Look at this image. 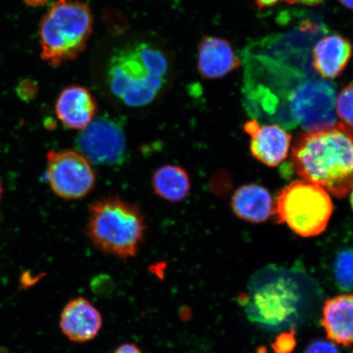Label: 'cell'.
Returning <instances> with one entry per match:
<instances>
[{"label":"cell","instance_id":"9a60e30c","mask_svg":"<svg viewBox=\"0 0 353 353\" xmlns=\"http://www.w3.org/2000/svg\"><path fill=\"white\" fill-rule=\"evenodd\" d=\"M321 323L329 341L353 345V294H343L326 300Z\"/></svg>","mask_w":353,"mask_h":353},{"label":"cell","instance_id":"ac0fdd59","mask_svg":"<svg viewBox=\"0 0 353 353\" xmlns=\"http://www.w3.org/2000/svg\"><path fill=\"white\" fill-rule=\"evenodd\" d=\"M334 276L339 289L344 292L353 291V249L343 250L337 255Z\"/></svg>","mask_w":353,"mask_h":353},{"label":"cell","instance_id":"7402d4cb","mask_svg":"<svg viewBox=\"0 0 353 353\" xmlns=\"http://www.w3.org/2000/svg\"><path fill=\"white\" fill-rule=\"evenodd\" d=\"M304 353H341V352L333 342L325 341V339H317L309 344Z\"/></svg>","mask_w":353,"mask_h":353},{"label":"cell","instance_id":"83f0119b","mask_svg":"<svg viewBox=\"0 0 353 353\" xmlns=\"http://www.w3.org/2000/svg\"><path fill=\"white\" fill-rule=\"evenodd\" d=\"M350 193H351L350 202H351L352 208L353 210V189L352 190V192Z\"/></svg>","mask_w":353,"mask_h":353},{"label":"cell","instance_id":"6da1fadb","mask_svg":"<svg viewBox=\"0 0 353 353\" xmlns=\"http://www.w3.org/2000/svg\"><path fill=\"white\" fill-rule=\"evenodd\" d=\"M295 172L330 195L343 198L353 189V128L343 122L303 132L291 152Z\"/></svg>","mask_w":353,"mask_h":353},{"label":"cell","instance_id":"d4e9b609","mask_svg":"<svg viewBox=\"0 0 353 353\" xmlns=\"http://www.w3.org/2000/svg\"><path fill=\"white\" fill-rule=\"evenodd\" d=\"M322 0H286L290 4L300 3L305 6H316L321 3Z\"/></svg>","mask_w":353,"mask_h":353},{"label":"cell","instance_id":"2e32d148","mask_svg":"<svg viewBox=\"0 0 353 353\" xmlns=\"http://www.w3.org/2000/svg\"><path fill=\"white\" fill-rule=\"evenodd\" d=\"M234 214L252 223H261L273 214L274 203L266 188L257 184H245L237 188L231 201Z\"/></svg>","mask_w":353,"mask_h":353},{"label":"cell","instance_id":"4316f807","mask_svg":"<svg viewBox=\"0 0 353 353\" xmlns=\"http://www.w3.org/2000/svg\"><path fill=\"white\" fill-rule=\"evenodd\" d=\"M339 2L347 8L353 10V0H339Z\"/></svg>","mask_w":353,"mask_h":353},{"label":"cell","instance_id":"8992f818","mask_svg":"<svg viewBox=\"0 0 353 353\" xmlns=\"http://www.w3.org/2000/svg\"><path fill=\"white\" fill-rule=\"evenodd\" d=\"M336 88L325 79H309L290 92L287 105L293 127L299 125L307 131L326 129L337 123Z\"/></svg>","mask_w":353,"mask_h":353},{"label":"cell","instance_id":"ba28073f","mask_svg":"<svg viewBox=\"0 0 353 353\" xmlns=\"http://www.w3.org/2000/svg\"><path fill=\"white\" fill-rule=\"evenodd\" d=\"M246 312L251 319L269 326L286 323L297 314V289L283 278L258 287L250 294L242 295Z\"/></svg>","mask_w":353,"mask_h":353},{"label":"cell","instance_id":"f1b7e54d","mask_svg":"<svg viewBox=\"0 0 353 353\" xmlns=\"http://www.w3.org/2000/svg\"><path fill=\"white\" fill-rule=\"evenodd\" d=\"M1 194H2V187H1V183H0V199H1Z\"/></svg>","mask_w":353,"mask_h":353},{"label":"cell","instance_id":"603a6c76","mask_svg":"<svg viewBox=\"0 0 353 353\" xmlns=\"http://www.w3.org/2000/svg\"><path fill=\"white\" fill-rule=\"evenodd\" d=\"M113 353H143L134 343H123L119 346Z\"/></svg>","mask_w":353,"mask_h":353},{"label":"cell","instance_id":"3957f363","mask_svg":"<svg viewBox=\"0 0 353 353\" xmlns=\"http://www.w3.org/2000/svg\"><path fill=\"white\" fill-rule=\"evenodd\" d=\"M147 231L139 207L116 196L94 201L88 209L86 233L97 249L119 259L134 257Z\"/></svg>","mask_w":353,"mask_h":353},{"label":"cell","instance_id":"30bf717a","mask_svg":"<svg viewBox=\"0 0 353 353\" xmlns=\"http://www.w3.org/2000/svg\"><path fill=\"white\" fill-rule=\"evenodd\" d=\"M244 130L251 137V154L263 164L276 167L288 156L292 137L281 125H261L251 120L245 123Z\"/></svg>","mask_w":353,"mask_h":353},{"label":"cell","instance_id":"8fae6325","mask_svg":"<svg viewBox=\"0 0 353 353\" xmlns=\"http://www.w3.org/2000/svg\"><path fill=\"white\" fill-rule=\"evenodd\" d=\"M59 325L69 341L83 343L92 341L103 326L100 312L88 299L70 300L61 312Z\"/></svg>","mask_w":353,"mask_h":353},{"label":"cell","instance_id":"ffe728a7","mask_svg":"<svg viewBox=\"0 0 353 353\" xmlns=\"http://www.w3.org/2000/svg\"><path fill=\"white\" fill-rule=\"evenodd\" d=\"M297 341L294 330L277 335L272 347L275 353H292L296 347Z\"/></svg>","mask_w":353,"mask_h":353},{"label":"cell","instance_id":"9c48e42d","mask_svg":"<svg viewBox=\"0 0 353 353\" xmlns=\"http://www.w3.org/2000/svg\"><path fill=\"white\" fill-rule=\"evenodd\" d=\"M77 148L92 164L117 166L126 157L125 130L116 118L108 116L94 119L77 139Z\"/></svg>","mask_w":353,"mask_h":353},{"label":"cell","instance_id":"d6986e66","mask_svg":"<svg viewBox=\"0 0 353 353\" xmlns=\"http://www.w3.org/2000/svg\"><path fill=\"white\" fill-rule=\"evenodd\" d=\"M335 110L343 123L353 128V83L343 88L338 95Z\"/></svg>","mask_w":353,"mask_h":353},{"label":"cell","instance_id":"7a4b0ae2","mask_svg":"<svg viewBox=\"0 0 353 353\" xmlns=\"http://www.w3.org/2000/svg\"><path fill=\"white\" fill-rule=\"evenodd\" d=\"M170 64L161 48L145 41L125 44L110 56L105 79L110 92L131 108L151 104L169 81Z\"/></svg>","mask_w":353,"mask_h":353},{"label":"cell","instance_id":"e0dca14e","mask_svg":"<svg viewBox=\"0 0 353 353\" xmlns=\"http://www.w3.org/2000/svg\"><path fill=\"white\" fill-rule=\"evenodd\" d=\"M152 187L156 195L170 203L182 202L192 189L187 171L176 165H163L154 172Z\"/></svg>","mask_w":353,"mask_h":353},{"label":"cell","instance_id":"cb8c5ba5","mask_svg":"<svg viewBox=\"0 0 353 353\" xmlns=\"http://www.w3.org/2000/svg\"><path fill=\"white\" fill-rule=\"evenodd\" d=\"M255 3V6H257L260 10H263L265 8H269L276 6L280 2H286V0H253Z\"/></svg>","mask_w":353,"mask_h":353},{"label":"cell","instance_id":"5b68a950","mask_svg":"<svg viewBox=\"0 0 353 353\" xmlns=\"http://www.w3.org/2000/svg\"><path fill=\"white\" fill-rule=\"evenodd\" d=\"M333 203L325 189L306 180L294 181L278 194L273 216L302 237L319 236L328 226Z\"/></svg>","mask_w":353,"mask_h":353},{"label":"cell","instance_id":"52a82bcc","mask_svg":"<svg viewBox=\"0 0 353 353\" xmlns=\"http://www.w3.org/2000/svg\"><path fill=\"white\" fill-rule=\"evenodd\" d=\"M46 178L52 192L65 200H79L94 189L91 162L79 151L61 150L47 154Z\"/></svg>","mask_w":353,"mask_h":353},{"label":"cell","instance_id":"4fadbf2b","mask_svg":"<svg viewBox=\"0 0 353 353\" xmlns=\"http://www.w3.org/2000/svg\"><path fill=\"white\" fill-rule=\"evenodd\" d=\"M241 61L226 39L206 35L197 47V70L201 77L216 79L240 68Z\"/></svg>","mask_w":353,"mask_h":353},{"label":"cell","instance_id":"7c38bea8","mask_svg":"<svg viewBox=\"0 0 353 353\" xmlns=\"http://www.w3.org/2000/svg\"><path fill=\"white\" fill-rule=\"evenodd\" d=\"M59 120L69 129L82 131L94 121L98 105L86 87L70 85L60 92L55 104Z\"/></svg>","mask_w":353,"mask_h":353},{"label":"cell","instance_id":"277c9868","mask_svg":"<svg viewBox=\"0 0 353 353\" xmlns=\"http://www.w3.org/2000/svg\"><path fill=\"white\" fill-rule=\"evenodd\" d=\"M94 22L86 3L57 0L39 22L41 59L52 68L77 59L85 50Z\"/></svg>","mask_w":353,"mask_h":353},{"label":"cell","instance_id":"484cf974","mask_svg":"<svg viewBox=\"0 0 353 353\" xmlns=\"http://www.w3.org/2000/svg\"><path fill=\"white\" fill-rule=\"evenodd\" d=\"M26 4H28V6L30 7H39L43 6L48 2H50V0H23Z\"/></svg>","mask_w":353,"mask_h":353},{"label":"cell","instance_id":"5bb4252c","mask_svg":"<svg viewBox=\"0 0 353 353\" xmlns=\"http://www.w3.org/2000/svg\"><path fill=\"white\" fill-rule=\"evenodd\" d=\"M352 54L350 39L338 34L327 35L313 48V68L322 79H336L346 68Z\"/></svg>","mask_w":353,"mask_h":353},{"label":"cell","instance_id":"44dd1931","mask_svg":"<svg viewBox=\"0 0 353 353\" xmlns=\"http://www.w3.org/2000/svg\"><path fill=\"white\" fill-rule=\"evenodd\" d=\"M16 92L21 100L32 101L39 94L38 83L32 79H21L16 88Z\"/></svg>","mask_w":353,"mask_h":353},{"label":"cell","instance_id":"f546056e","mask_svg":"<svg viewBox=\"0 0 353 353\" xmlns=\"http://www.w3.org/2000/svg\"><path fill=\"white\" fill-rule=\"evenodd\" d=\"M352 353H353V352Z\"/></svg>","mask_w":353,"mask_h":353}]
</instances>
